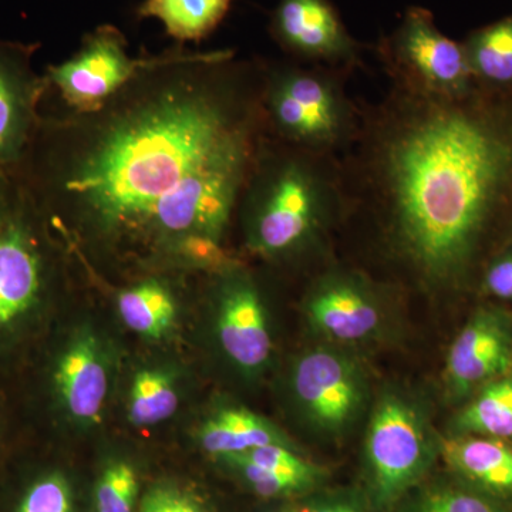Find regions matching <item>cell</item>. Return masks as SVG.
Instances as JSON below:
<instances>
[{"label": "cell", "instance_id": "11", "mask_svg": "<svg viewBox=\"0 0 512 512\" xmlns=\"http://www.w3.org/2000/svg\"><path fill=\"white\" fill-rule=\"evenodd\" d=\"M215 332L218 345L238 372L261 375L274 352L268 309L261 286L244 262L217 272Z\"/></svg>", "mask_w": 512, "mask_h": 512}, {"label": "cell", "instance_id": "13", "mask_svg": "<svg viewBox=\"0 0 512 512\" xmlns=\"http://www.w3.org/2000/svg\"><path fill=\"white\" fill-rule=\"evenodd\" d=\"M39 42L0 39V167L15 173L42 121L50 92L45 74L33 67Z\"/></svg>", "mask_w": 512, "mask_h": 512}, {"label": "cell", "instance_id": "23", "mask_svg": "<svg viewBox=\"0 0 512 512\" xmlns=\"http://www.w3.org/2000/svg\"><path fill=\"white\" fill-rule=\"evenodd\" d=\"M406 512H512V505L505 498L458 480V483H437L423 488L407 504Z\"/></svg>", "mask_w": 512, "mask_h": 512}, {"label": "cell", "instance_id": "12", "mask_svg": "<svg viewBox=\"0 0 512 512\" xmlns=\"http://www.w3.org/2000/svg\"><path fill=\"white\" fill-rule=\"evenodd\" d=\"M512 372V311L483 303L468 316L448 348L444 386L461 406L485 384Z\"/></svg>", "mask_w": 512, "mask_h": 512}, {"label": "cell", "instance_id": "17", "mask_svg": "<svg viewBox=\"0 0 512 512\" xmlns=\"http://www.w3.org/2000/svg\"><path fill=\"white\" fill-rule=\"evenodd\" d=\"M198 440L211 456L222 458L247 453L268 444L296 447L271 421L245 407H224L205 420Z\"/></svg>", "mask_w": 512, "mask_h": 512}, {"label": "cell", "instance_id": "9", "mask_svg": "<svg viewBox=\"0 0 512 512\" xmlns=\"http://www.w3.org/2000/svg\"><path fill=\"white\" fill-rule=\"evenodd\" d=\"M394 86L427 96L460 97L474 82L461 43L441 33L430 10L413 6L377 46Z\"/></svg>", "mask_w": 512, "mask_h": 512}, {"label": "cell", "instance_id": "2", "mask_svg": "<svg viewBox=\"0 0 512 512\" xmlns=\"http://www.w3.org/2000/svg\"><path fill=\"white\" fill-rule=\"evenodd\" d=\"M338 173L340 221L369 217L384 255L424 291H477L512 239V89L440 97L392 84L360 106Z\"/></svg>", "mask_w": 512, "mask_h": 512}, {"label": "cell", "instance_id": "31", "mask_svg": "<svg viewBox=\"0 0 512 512\" xmlns=\"http://www.w3.org/2000/svg\"><path fill=\"white\" fill-rule=\"evenodd\" d=\"M6 394L0 389V453L5 448L6 439L10 436L9 402Z\"/></svg>", "mask_w": 512, "mask_h": 512}, {"label": "cell", "instance_id": "20", "mask_svg": "<svg viewBox=\"0 0 512 512\" xmlns=\"http://www.w3.org/2000/svg\"><path fill=\"white\" fill-rule=\"evenodd\" d=\"M117 311L127 328L148 339H161L173 328L177 302L170 286L158 278H146L117 295Z\"/></svg>", "mask_w": 512, "mask_h": 512}, {"label": "cell", "instance_id": "22", "mask_svg": "<svg viewBox=\"0 0 512 512\" xmlns=\"http://www.w3.org/2000/svg\"><path fill=\"white\" fill-rule=\"evenodd\" d=\"M178 407V393L170 375L158 369L140 370L131 384L128 419L138 427L170 419Z\"/></svg>", "mask_w": 512, "mask_h": 512}, {"label": "cell", "instance_id": "1", "mask_svg": "<svg viewBox=\"0 0 512 512\" xmlns=\"http://www.w3.org/2000/svg\"><path fill=\"white\" fill-rule=\"evenodd\" d=\"M265 60L158 53L99 109L43 113L15 174L50 231L217 274L269 138Z\"/></svg>", "mask_w": 512, "mask_h": 512}, {"label": "cell", "instance_id": "27", "mask_svg": "<svg viewBox=\"0 0 512 512\" xmlns=\"http://www.w3.org/2000/svg\"><path fill=\"white\" fill-rule=\"evenodd\" d=\"M221 461H224L232 470L238 471L239 476L247 481L249 487L265 498L291 497V495L306 493L320 484V481L313 478L276 473L245 461L232 460V458H224Z\"/></svg>", "mask_w": 512, "mask_h": 512}, {"label": "cell", "instance_id": "7", "mask_svg": "<svg viewBox=\"0 0 512 512\" xmlns=\"http://www.w3.org/2000/svg\"><path fill=\"white\" fill-rule=\"evenodd\" d=\"M288 392L302 426L326 441L349 436L375 400L372 379L357 352L323 342L293 360Z\"/></svg>", "mask_w": 512, "mask_h": 512}, {"label": "cell", "instance_id": "28", "mask_svg": "<svg viewBox=\"0 0 512 512\" xmlns=\"http://www.w3.org/2000/svg\"><path fill=\"white\" fill-rule=\"evenodd\" d=\"M477 291L494 301L512 303V239L484 266Z\"/></svg>", "mask_w": 512, "mask_h": 512}, {"label": "cell", "instance_id": "3", "mask_svg": "<svg viewBox=\"0 0 512 512\" xmlns=\"http://www.w3.org/2000/svg\"><path fill=\"white\" fill-rule=\"evenodd\" d=\"M340 215L338 157L269 134L238 208L248 251L268 261L320 254Z\"/></svg>", "mask_w": 512, "mask_h": 512}, {"label": "cell", "instance_id": "18", "mask_svg": "<svg viewBox=\"0 0 512 512\" xmlns=\"http://www.w3.org/2000/svg\"><path fill=\"white\" fill-rule=\"evenodd\" d=\"M483 436L512 444V372L485 384L450 420V433Z\"/></svg>", "mask_w": 512, "mask_h": 512}, {"label": "cell", "instance_id": "26", "mask_svg": "<svg viewBox=\"0 0 512 512\" xmlns=\"http://www.w3.org/2000/svg\"><path fill=\"white\" fill-rule=\"evenodd\" d=\"M224 458L245 461L276 473L313 478L320 483L326 476L322 467L299 454L298 447L285 446V444H268V446L252 448L247 453L237 454V456L222 457L220 460Z\"/></svg>", "mask_w": 512, "mask_h": 512}, {"label": "cell", "instance_id": "24", "mask_svg": "<svg viewBox=\"0 0 512 512\" xmlns=\"http://www.w3.org/2000/svg\"><path fill=\"white\" fill-rule=\"evenodd\" d=\"M138 494L136 470L127 461H114L104 468L94 488L96 512H134Z\"/></svg>", "mask_w": 512, "mask_h": 512}, {"label": "cell", "instance_id": "14", "mask_svg": "<svg viewBox=\"0 0 512 512\" xmlns=\"http://www.w3.org/2000/svg\"><path fill=\"white\" fill-rule=\"evenodd\" d=\"M269 32L286 55L298 62L345 72L360 63V45L330 0H278Z\"/></svg>", "mask_w": 512, "mask_h": 512}, {"label": "cell", "instance_id": "32", "mask_svg": "<svg viewBox=\"0 0 512 512\" xmlns=\"http://www.w3.org/2000/svg\"><path fill=\"white\" fill-rule=\"evenodd\" d=\"M301 512H363L353 505L345 503H326L313 505V507L305 508Z\"/></svg>", "mask_w": 512, "mask_h": 512}, {"label": "cell", "instance_id": "8", "mask_svg": "<svg viewBox=\"0 0 512 512\" xmlns=\"http://www.w3.org/2000/svg\"><path fill=\"white\" fill-rule=\"evenodd\" d=\"M390 295L389 286L362 269L329 265L309 282L302 311L318 342L357 352L389 333Z\"/></svg>", "mask_w": 512, "mask_h": 512}, {"label": "cell", "instance_id": "15", "mask_svg": "<svg viewBox=\"0 0 512 512\" xmlns=\"http://www.w3.org/2000/svg\"><path fill=\"white\" fill-rule=\"evenodd\" d=\"M47 387L53 402L70 419L99 423L109 392V370L93 335L74 336L52 357Z\"/></svg>", "mask_w": 512, "mask_h": 512}, {"label": "cell", "instance_id": "25", "mask_svg": "<svg viewBox=\"0 0 512 512\" xmlns=\"http://www.w3.org/2000/svg\"><path fill=\"white\" fill-rule=\"evenodd\" d=\"M13 512H73V491L60 471L39 474L26 485Z\"/></svg>", "mask_w": 512, "mask_h": 512}, {"label": "cell", "instance_id": "4", "mask_svg": "<svg viewBox=\"0 0 512 512\" xmlns=\"http://www.w3.org/2000/svg\"><path fill=\"white\" fill-rule=\"evenodd\" d=\"M345 70L266 62L264 107L269 134L302 150L339 157L359 128L360 106L343 84Z\"/></svg>", "mask_w": 512, "mask_h": 512}, {"label": "cell", "instance_id": "6", "mask_svg": "<svg viewBox=\"0 0 512 512\" xmlns=\"http://www.w3.org/2000/svg\"><path fill=\"white\" fill-rule=\"evenodd\" d=\"M50 232L18 181L0 220V360L22 345L45 309L55 272Z\"/></svg>", "mask_w": 512, "mask_h": 512}, {"label": "cell", "instance_id": "29", "mask_svg": "<svg viewBox=\"0 0 512 512\" xmlns=\"http://www.w3.org/2000/svg\"><path fill=\"white\" fill-rule=\"evenodd\" d=\"M140 512H208L200 500L174 487V485H156L151 488L143 501Z\"/></svg>", "mask_w": 512, "mask_h": 512}, {"label": "cell", "instance_id": "21", "mask_svg": "<svg viewBox=\"0 0 512 512\" xmlns=\"http://www.w3.org/2000/svg\"><path fill=\"white\" fill-rule=\"evenodd\" d=\"M461 45L477 86L512 89V15L474 30Z\"/></svg>", "mask_w": 512, "mask_h": 512}, {"label": "cell", "instance_id": "30", "mask_svg": "<svg viewBox=\"0 0 512 512\" xmlns=\"http://www.w3.org/2000/svg\"><path fill=\"white\" fill-rule=\"evenodd\" d=\"M16 185H18V181H16L15 174L0 167V220L8 211L16 192Z\"/></svg>", "mask_w": 512, "mask_h": 512}, {"label": "cell", "instance_id": "16", "mask_svg": "<svg viewBox=\"0 0 512 512\" xmlns=\"http://www.w3.org/2000/svg\"><path fill=\"white\" fill-rule=\"evenodd\" d=\"M440 457L451 473L495 497H512V444L483 436H441Z\"/></svg>", "mask_w": 512, "mask_h": 512}, {"label": "cell", "instance_id": "10", "mask_svg": "<svg viewBox=\"0 0 512 512\" xmlns=\"http://www.w3.org/2000/svg\"><path fill=\"white\" fill-rule=\"evenodd\" d=\"M157 57H131L124 33L114 25H100L83 36L69 59L50 64L43 74L67 110L84 113L103 106Z\"/></svg>", "mask_w": 512, "mask_h": 512}, {"label": "cell", "instance_id": "19", "mask_svg": "<svg viewBox=\"0 0 512 512\" xmlns=\"http://www.w3.org/2000/svg\"><path fill=\"white\" fill-rule=\"evenodd\" d=\"M234 0H144L140 19H157L177 42H201L227 18Z\"/></svg>", "mask_w": 512, "mask_h": 512}, {"label": "cell", "instance_id": "5", "mask_svg": "<svg viewBox=\"0 0 512 512\" xmlns=\"http://www.w3.org/2000/svg\"><path fill=\"white\" fill-rule=\"evenodd\" d=\"M441 436L419 396L383 387L367 414L363 466L370 501L389 511L419 485L440 457Z\"/></svg>", "mask_w": 512, "mask_h": 512}]
</instances>
